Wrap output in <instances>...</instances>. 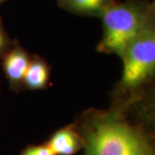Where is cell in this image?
Returning <instances> with one entry per match:
<instances>
[{
  "mask_svg": "<svg viewBox=\"0 0 155 155\" xmlns=\"http://www.w3.org/2000/svg\"><path fill=\"white\" fill-rule=\"evenodd\" d=\"M84 155H153L145 134L116 110H90L76 126Z\"/></svg>",
  "mask_w": 155,
  "mask_h": 155,
  "instance_id": "obj_1",
  "label": "cell"
},
{
  "mask_svg": "<svg viewBox=\"0 0 155 155\" xmlns=\"http://www.w3.org/2000/svg\"><path fill=\"white\" fill-rule=\"evenodd\" d=\"M103 36L97 46L100 53L122 55V52L153 21L152 6L138 1L110 3L100 15Z\"/></svg>",
  "mask_w": 155,
  "mask_h": 155,
  "instance_id": "obj_2",
  "label": "cell"
},
{
  "mask_svg": "<svg viewBox=\"0 0 155 155\" xmlns=\"http://www.w3.org/2000/svg\"><path fill=\"white\" fill-rule=\"evenodd\" d=\"M120 57L123 70L118 89L122 92L136 91L152 79L155 72L154 22L127 45Z\"/></svg>",
  "mask_w": 155,
  "mask_h": 155,
  "instance_id": "obj_3",
  "label": "cell"
},
{
  "mask_svg": "<svg viewBox=\"0 0 155 155\" xmlns=\"http://www.w3.org/2000/svg\"><path fill=\"white\" fill-rule=\"evenodd\" d=\"M2 60V67L11 90L19 91L23 87V78L30 57L17 42L14 41Z\"/></svg>",
  "mask_w": 155,
  "mask_h": 155,
  "instance_id": "obj_4",
  "label": "cell"
},
{
  "mask_svg": "<svg viewBox=\"0 0 155 155\" xmlns=\"http://www.w3.org/2000/svg\"><path fill=\"white\" fill-rule=\"evenodd\" d=\"M55 155H73L84 147V140L75 125L58 130L46 143Z\"/></svg>",
  "mask_w": 155,
  "mask_h": 155,
  "instance_id": "obj_5",
  "label": "cell"
},
{
  "mask_svg": "<svg viewBox=\"0 0 155 155\" xmlns=\"http://www.w3.org/2000/svg\"><path fill=\"white\" fill-rule=\"evenodd\" d=\"M50 69L44 60L34 56L30 58L23 78V87L29 90H42L49 82Z\"/></svg>",
  "mask_w": 155,
  "mask_h": 155,
  "instance_id": "obj_6",
  "label": "cell"
},
{
  "mask_svg": "<svg viewBox=\"0 0 155 155\" xmlns=\"http://www.w3.org/2000/svg\"><path fill=\"white\" fill-rule=\"evenodd\" d=\"M59 3L69 11L76 13L99 16L110 3L111 0H58Z\"/></svg>",
  "mask_w": 155,
  "mask_h": 155,
  "instance_id": "obj_7",
  "label": "cell"
},
{
  "mask_svg": "<svg viewBox=\"0 0 155 155\" xmlns=\"http://www.w3.org/2000/svg\"><path fill=\"white\" fill-rule=\"evenodd\" d=\"M13 43L14 41L9 37L0 20V60L7 53V51L12 47Z\"/></svg>",
  "mask_w": 155,
  "mask_h": 155,
  "instance_id": "obj_8",
  "label": "cell"
},
{
  "mask_svg": "<svg viewBox=\"0 0 155 155\" xmlns=\"http://www.w3.org/2000/svg\"><path fill=\"white\" fill-rule=\"evenodd\" d=\"M20 155H55L47 144L39 146H29L23 150Z\"/></svg>",
  "mask_w": 155,
  "mask_h": 155,
  "instance_id": "obj_9",
  "label": "cell"
},
{
  "mask_svg": "<svg viewBox=\"0 0 155 155\" xmlns=\"http://www.w3.org/2000/svg\"><path fill=\"white\" fill-rule=\"evenodd\" d=\"M6 0H0V5H2V4H3V3H4V2H5Z\"/></svg>",
  "mask_w": 155,
  "mask_h": 155,
  "instance_id": "obj_10",
  "label": "cell"
},
{
  "mask_svg": "<svg viewBox=\"0 0 155 155\" xmlns=\"http://www.w3.org/2000/svg\"><path fill=\"white\" fill-rule=\"evenodd\" d=\"M0 94H1V88H0Z\"/></svg>",
  "mask_w": 155,
  "mask_h": 155,
  "instance_id": "obj_11",
  "label": "cell"
}]
</instances>
